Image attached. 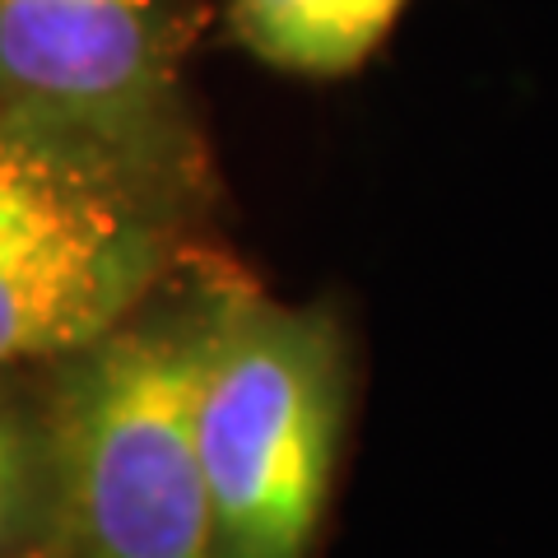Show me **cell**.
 Returning <instances> with one entry per match:
<instances>
[{"label":"cell","mask_w":558,"mask_h":558,"mask_svg":"<svg viewBox=\"0 0 558 558\" xmlns=\"http://www.w3.org/2000/svg\"><path fill=\"white\" fill-rule=\"evenodd\" d=\"M219 289L145 299L47 363V558H215L196 387Z\"/></svg>","instance_id":"obj_1"},{"label":"cell","mask_w":558,"mask_h":558,"mask_svg":"<svg viewBox=\"0 0 558 558\" xmlns=\"http://www.w3.org/2000/svg\"><path fill=\"white\" fill-rule=\"evenodd\" d=\"M191 159L0 108V368L108 336L178 260Z\"/></svg>","instance_id":"obj_2"},{"label":"cell","mask_w":558,"mask_h":558,"mask_svg":"<svg viewBox=\"0 0 558 558\" xmlns=\"http://www.w3.org/2000/svg\"><path fill=\"white\" fill-rule=\"evenodd\" d=\"M344 396V344L326 312L219 284L196 387L215 558H312Z\"/></svg>","instance_id":"obj_3"},{"label":"cell","mask_w":558,"mask_h":558,"mask_svg":"<svg viewBox=\"0 0 558 558\" xmlns=\"http://www.w3.org/2000/svg\"><path fill=\"white\" fill-rule=\"evenodd\" d=\"M178 0H0V108L191 159Z\"/></svg>","instance_id":"obj_4"},{"label":"cell","mask_w":558,"mask_h":558,"mask_svg":"<svg viewBox=\"0 0 558 558\" xmlns=\"http://www.w3.org/2000/svg\"><path fill=\"white\" fill-rule=\"evenodd\" d=\"M410 0H233V38L289 75L336 80L387 43Z\"/></svg>","instance_id":"obj_5"},{"label":"cell","mask_w":558,"mask_h":558,"mask_svg":"<svg viewBox=\"0 0 558 558\" xmlns=\"http://www.w3.org/2000/svg\"><path fill=\"white\" fill-rule=\"evenodd\" d=\"M47 363L0 368V558H47Z\"/></svg>","instance_id":"obj_6"}]
</instances>
